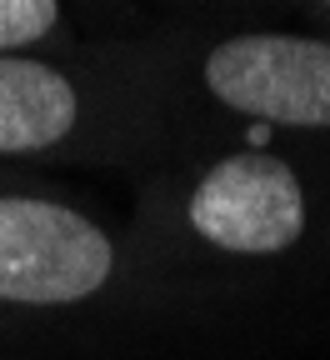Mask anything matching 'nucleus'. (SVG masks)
Wrapping results in <instances>:
<instances>
[{"instance_id": "1", "label": "nucleus", "mask_w": 330, "mask_h": 360, "mask_svg": "<svg viewBox=\"0 0 330 360\" xmlns=\"http://www.w3.org/2000/svg\"><path fill=\"white\" fill-rule=\"evenodd\" d=\"M115 270V250L96 220L56 200L0 195V300L70 305L96 295Z\"/></svg>"}, {"instance_id": "2", "label": "nucleus", "mask_w": 330, "mask_h": 360, "mask_svg": "<svg viewBox=\"0 0 330 360\" xmlns=\"http://www.w3.org/2000/svg\"><path fill=\"white\" fill-rule=\"evenodd\" d=\"M210 96L275 125H330V45L305 35H235L205 60Z\"/></svg>"}, {"instance_id": "3", "label": "nucleus", "mask_w": 330, "mask_h": 360, "mask_svg": "<svg viewBox=\"0 0 330 360\" xmlns=\"http://www.w3.org/2000/svg\"><path fill=\"white\" fill-rule=\"evenodd\" d=\"M191 225L220 250L235 255H275L300 240L305 231V195L286 160L265 150L225 155L201 175L191 195Z\"/></svg>"}, {"instance_id": "4", "label": "nucleus", "mask_w": 330, "mask_h": 360, "mask_svg": "<svg viewBox=\"0 0 330 360\" xmlns=\"http://www.w3.org/2000/svg\"><path fill=\"white\" fill-rule=\"evenodd\" d=\"M80 115L75 85L45 60L0 56V155L45 150L70 135Z\"/></svg>"}, {"instance_id": "5", "label": "nucleus", "mask_w": 330, "mask_h": 360, "mask_svg": "<svg viewBox=\"0 0 330 360\" xmlns=\"http://www.w3.org/2000/svg\"><path fill=\"white\" fill-rule=\"evenodd\" d=\"M56 20H61L56 0H0V56H11L20 45L51 35Z\"/></svg>"}]
</instances>
